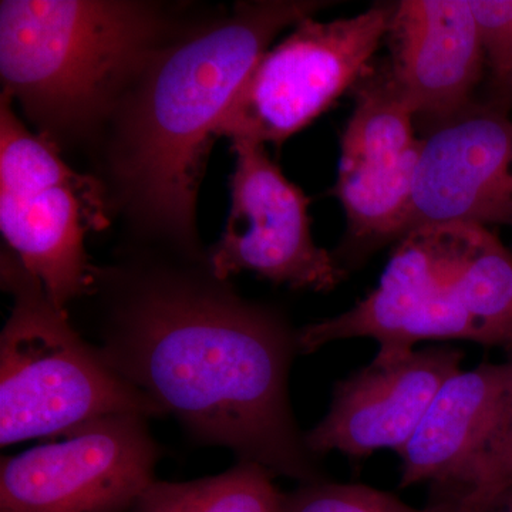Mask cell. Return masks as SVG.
<instances>
[{"label": "cell", "instance_id": "1", "mask_svg": "<svg viewBox=\"0 0 512 512\" xmlns=\"http://www.w3.org/2000/svg\"><path fill=\"white\" fill-rule=\"evenodd\" d=\"M96 346L107 365L194 439L301 484L323 480L299 433L288 377L296 332L207 268L106 274Z\"/></svg>", "mask_w": 512, "mask_h": 512}, {"label": "cell", "instance_id": "2", "mask_svg": "<svg viewBox=\"0 0 512 512\" xmlns=\"http://www.w3.org/2000/svg\"><path fill=\"white\" fill-rule=\"evenodd\" d=\"M328 5L241 3L229 18L150 57L126 101L113 165L128 208L148 227L190 247L202 168L221 117L276 35Z\"/></svg>", "mask_w": 512, "mask_h": 512}, {"label": "cell", "instance_id": "3", "mask_svg": "<svg viewBox=\"0 0 512 512\" xmlns=\"http://www.w3.org/2000/svg\"><path fill=\"white\" fill-rule=\"evenodd\" d=\"M158 19L131 2L3 0L2 96L52 131H82L109 113L156 53Z\"/></svg>", "mask_w": 512, "mask_h": 512}, {"label": "cell", "instance_id": "4", "mask_svg": "<svg viewBox=\"0 0 512 512\" xmlns=\"http://www.w3.org/2000/svg\"><path fill=\"white\" fill-rule=\"evenodd\" d=\"M13 309L0 335V444L64 436L111 414L165 416L70 325L15 255H3Z\"/></svg>", "mask_w": 512, "mask_h": 512}, {"label": "cell", "instance_id": "5", "mask_svg": "<svg viewBox=\"0 0 512 512\" xmlns=\"http://www.w3.org/2000/svg\"><path fill=\"white\" fill-rule=\"evenodd\" d=\"M107 224L99 183L64 163L55 144L0 104V231L60 311L92 291L84 238Z\"/></svg>", "mask_w": 512, "mask_h": 512}, {"label": "cell", "instance_id": "6", "mask_svg": "<svg viewBox=\"0 0 512 512\" xmlns=\"http://www.w3.org/2000/svg\"><path fill=\"white\" fill-rule=\"evenodd\" d=\"M394 2H379L352 18H306L266 50L239 87L215 137L284 143L322 116L372 69Z\"/></svg>", "mask_w": 512, "mask_h": 512}, {"label": "cell", "instance_id": "7", "mask_svg": "<svg viewBox=\"0 0 512 512\" xmlns=\"http://www.w3.org/2000/svg\"><path fill=\"white\" fill-rule=\"evenodd\" d=\"M485 227L429 225L397 242L375 291L348 313L356 338L383 355L413 352L424 340L481 343L476 320L477 255Z\"/></svg>", "mask_w": 512, "mask_h": 512}, {"label": "cell", "instance_id": "8", "mask_svg": "<svg viewBox=\"0 0 512 512\" xmlns=\"http://www.w3.org/2000/svg\"><path fill=\"white\" fill-rule=\"evenodd\" d=\"M353 94L333 187L348 221V241L338 259L343 269L403 238L424 146L389 63L373 66Z\"/></svg>", "mask_w": 512, "mask_h": 512}, {"label": "cell", "instance_id": "9", "mask_svg": "<svg viewBox=\"0 0 512 512\" xmlns=\"http://www.w3.org/2000/svg\"><path fill=\"white\" fill-rule=\"evenodd\" d=\"M158 447L140 414H111L2 458L0 512L131 511L154 481Z\"/></svg>", "mask_w": 512, "mask_h": 512}, {"label": "cell", "instance_id": "10", "mask_svg": "<svg viewBox=\"0 0 512 512\" xmlns=\"http://www.w3.org/2000/svg\"><path fill=\"white\" fill-rule=\"evenodd\" d=\"M232 143L231 212L208 258L212 275L227 281L239 272H254L292 289L333 291L348 272L313 241L311 200L269 158L264 144Z\"/></svg>", "mask_w": 512, "mask_h": 512}, {"label": "cell", "instance_id": "11", "mask_svg": "<svg viewBox=\"0 0 512 512\" xmlns=\"http://www.w3.org/2000/svg\"><path fill=\"white\" fill-rule=\"evenodd\" d=\"M404 235L429 225L512 229V119L473 101L423 137Z\"/></svg>", "mask_w": 512, "mask_h": 512}, {"label": "cell", "instance_id": "12", "mask_svg": "<svg viewBox=\"0 0 512 512\" xmlns=\"http://www.w3.org/2000/svg\"><path fill=\"white\" fill-rule=\"evenodd\" d=\"M464 353L440 346L372 363L336 383L328 414L303 434L315 457L339 451L367 457L399 451L414 434L440 387L461 370Z\"/></svg>", "mask_w": 512, "mask_h": 512}, {"label": "cell", "instance_id": "13", "mask_svg": "<svg viewBox=\"0 0 512 512\" xmlns=\"http://www.w3.org/2000/svg\"><path fill=\"white\" fill-rule=\"evenodd\" d=\"M390 73L431 127L473 103L485 57L470 0L394 2L386 36Z\"/></svg>", "mask_w": 512, "mask_h": 512}, {"label": "cell", "instance_id": "14", "mask_svg": "<svg viewBox=\"0 0 512 512\" xmlns=\"http://www.w3.org/2000/svg\"><path fill=\"white\" fill-rule=\"evenodd\" d=\"M512 390V360L451 376L434 396L419 427L397 453L400 488L427 483L451 485L463 497L493 439Z\"/></svg>", "mask_w": 512, "mask_h": 512}, {"label": "cell", "instance_id": "15", "mask_svg": "<svg viewBox=\"0 0 512 512\" xmlns=\"http://www.w3.org/2000/svg\"><path fill=\"white\" fill-rule=\"evenodd\" d=\"M131 512H282V494L265 467L239 461L188 483L154 480Z\"/></svg>", "mask_w": 512, "mask_h": 512}, {"label": "cell", "instance_id": "16", "mask_svg": "<svg viewBox=\"0 0 512 512\" xmlns=\"http://www.w3.org/2000/svg\"><path fill=\"white\" fill-rule=\"evenodd\" d=\"M282 512H420L396 495L362 484L329 483L325 478L282 495Z\"/></svg>", "mask_w": 512, "mask_h": 512}, {"label": "cell", "instance_id": "17", "mask_svg": "<svg viewBox=\"0 0 512 512\" xmlns=\"http://www.w3.org/2000/svg\"><path fill=\"white\" fill-rule=\"evenodd\" d=\"M512 490V390L493 439L474 471L467 493L468 507L487 512Z\"/></svg>", "mask_w": 512, "mask_h": 512}, {"label": "cell", "instance_id": "18", "mask_svg": "<svg viewBox=\"0 0 512 512\" xmlns=\"http://www.w3.org/2000/svg\"><path fill=\"white\" fill-rule=\"evenodd\" d=\"M495 89L512 73V0H470Z\"/></svg>", "mask_w": 512, "mask_h": 512}, {"label": "cell", "instance_id": "19", "mask_svg": "<svg viewBox=\"0 0 512 512\" xmlns=\"http://www.w3.org/2000/svg\"><path fill=\"white\" fill-rule=\"evenodd\" d=\"M420 512H477L474 511L473 508L468 507V505L464 504L460 498L457 497H448L444 498V500L439 501V503L430 505V507L423 508Z\"/></svg>", "mask_w": 512, "mask_h": 512}, {"label": "cell", "instance_id": "20", "mask_svg": "<svg viewBox=\"0 0 512 512\" xmlns=\"http://www.w3.org/2000/svg\"><path fill=\"white\" fill-rule=\"evenodd\" d=\"M495 90L500 94V103L505 104V106L512 104V73L508 76V79Z\"/></svg>", "mask_w": 512, "mask_h": 512}, {"label": "cell", "instance_id": "21", "mask_svg": "<svg viewBox=\"0 0 512 512\" xmlns=\"http://www.w3.org/2000/svg\"><path fill=\"white\" fill-rule=\"evenodd\" d=\"M487 512H512V490Z\"/></svg>", "mask_w": 512, "mask_h": 512}]
</instances>
